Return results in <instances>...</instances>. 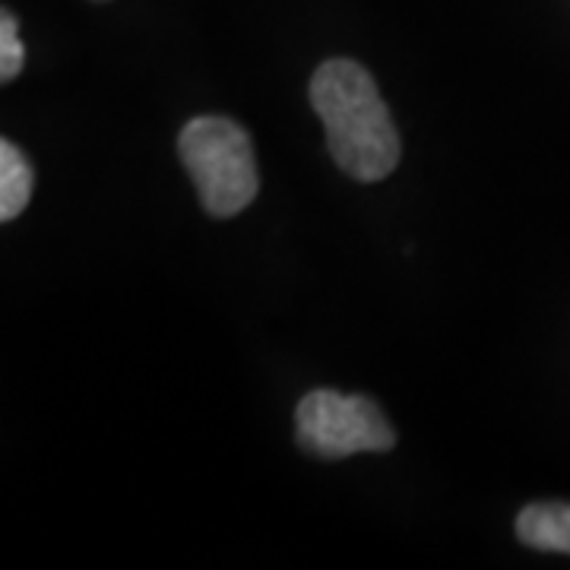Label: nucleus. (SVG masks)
<instances>
[{
    "label": "nucleus",
    "mask_w": 570,
    "mask_h": 570,
    "mask_svg": "<svg viewBox=\"0 0 570 570\" xmlns=\"http://www.w3.org/2000/svg\"><path fill=\"white\" fill-rule=\"evenodd\" d=\"M517 535L530 549L570 554V504H530L517 517Z\"/></svg>",
    "instance_id": "obj_4"
},
{
    "label": "nucleus",
    "mask_w": 570,
    "mask_h": 570,
    "mask_svg": "<svg viewBox=\"0 0 570 570\" xmlns=\"http://www.w3.org/2000/svg\"><path fill=\"white\" fill-rule=\"evenodd\" d=\"M295 425L302 448L324 460H343L352 453H384L396 444V431L374 400L336 390L307 393L298 406Z\"/></svg>",
    "instance_id": "obj_3"
},
{
    "label": "nucleus",
    "mask_w": 570,
    "mask_h": 570,
    "mask_svg": "<svg viewBox=\"0 0 570 570\" xmlns=\"http://www.w3.org/2000/svg\"><path fill=\"white\" fill-rule=\"evenodd\" d=\"M178 153L209 216H235L257 197L261 171L242 124L216 115L194 118L184 124Z\"/></svg>",
    "instance_id": "obj_2"
},
{
    "label": "nucleus",
    "mask_w": 570,
    "mask_h": 570,
    "mask_svg": "<svg viewBox=\"0 0 570 570\" xmlns=\"http://www.w3.org/2000/svg\"><path fill=\"white\" fill-rule=\"evenodd\" d=\"M36 187V171L29 159L20 153V146L10 140L0 142V219H17Z\"/></svg>",
    "instance_id": "obj_5"
},
{
    "label": "nucleus",
    "mask_w": 570,
    "mask_h": 570,
    "mask_svg": "<svg viewBox=\"0 0 570 570\" xmlns=\"http://www.w3.org/2000/svg\"><path fill=\"white\" fill-rule=\"evenodd\" d=\"M311 105L326 127L333 163L355 181H381L400 165V137L377 82L362 63H321L311 77Z\"/></svg>",
    "instance_id": "obj_1"
},
{
    "label": "nucleus",
    "mask_w": 570,
    "mask_h": 570,
    "mask_svg": "<svg viewBox=\"0 0 570 570\" xmlns=\"http://www.w3.org/2000/svg\"><path fill=\"white\" fill-rule=\"evenodd\" d=\"M22 70V45L17 39V20L10 10L0 13V80L10 82Z\"/></svg>",
    "instance_id": "obj_6"
}]
</instances>
